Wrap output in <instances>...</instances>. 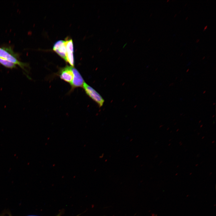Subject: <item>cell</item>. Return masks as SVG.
I'll use <instances>...</instances> for the list:
<instances>
[{"label": "cell", "instance_id": "cell-1", "mask_svg": "<svg viewBox=\"0 0 216 216\" xmlns=\"http://www.w3.org/2000/svg\"><path fill=\"white\" fill-rule=\"evenodd\" d=\"M0 58L19 65L23 70L26 71L25 68L27 66V63L20 61L19 56L14 52L10 46L0 47Z\"/></svg>", "mask_w": 216, "mask_h": 216}, {"label": "cell", "instance_id": "cell-2", "mask_svg": "<svg viewBox=\"0 0 216 216\" xmlns=\"http://www.w3.org/2000/svg\"><path fill=\"white\" fill-rule=\"evenodd\" d=\"M82 87L86 94L98 105L99 107H102L104 102V100L94 89L84 82Z\"/></svg>", "mask_w": 216, "mask_h": 216}, {"label": "cell", "instance_id": "cell-3", "mask_svg": "<svg viewBox=\"0 0 216 216\" xmlns=\"http://www.w3.org/2000/svg\"><path fill=\"white\" fill-rule=\"evenodd\" d=\"M72 67L71 66H66L61 69L58 74L61 79L70 84L71 82L74 77Z\"/></svg>", "mask_w": 216, "mask_h": 216}, {"label": "cell", "instance_id": "cell-4", "mask_svg": "<svg viewBox=\"0 0 216 216\" xmlns=\"http://www.w3.org/2000/svg\"><path fill=\"white\" fill-rule=\"evenodd\" d=\"M72 70L74 77L72 81L70 84L71 86V90L76 88L82 87L85 82L81 74L74 67H72Z\"/></svg>", "mask_w": 216, "mask_h": 216}, {"label": "cell", "instance_id": "cell-5", "mask_svg": "<svg viewBox=\"0 0 216 216\" xmlns=\"http://www.w3.org/2000/svg\"><path fill=\"white\" fill-rule=\"evenodd\" d=\"M65 44L66 50L67 62H68L71 66H74V48L72 40L69 39L65 41Z\"/></svg>", "mask_w": 216, "mask_h": 216}, {"label": "cell", "instance_id": "cell-6", "mask_svg": "<svg viewBox=\"0 0 216 216\" xmlns=\"http://www.w3.org/2000/svg\"><path fill=\"white\" fill-rule=\"evenodd\" d=\"M53 49L61 57L67 62L66 50L65 41L59 40L56 41L53 45Z\"/></svg>", "mask_w": 216, "mask_h": 216}, {"label": "cell", "instance_id": "cell-7", "mask_svg": "<svg viewBox=\"0 0 216 216\" xmlns=\"http://www.w3.org/2000/svg\"><path fill=\"white\" fill-rule=\"evenodd\" d=\"M0 64L5 67L10 69L16 68V65L4 58H0Z\"/></svg>", "mask_w": 216, "mask_h": 216}, {"label": "cell", "instance_id": "cell-8", "mask_svg": "<svg viewBox=\"0 0 216 216\" xmlns=\"http://www.w3.org/2000/svg\"><path fill=\"white\" fill-rule=\"evenodd\" d=\"M207 27H208V26H205V27H204V29H203V32H204V31H205V30L207 29Z\"/></svg>", "mask_w": 216, "mask_h": 216}, {"label": "cell", "instance_id": "cell-9", "mask_svg": "<svg viewBox=\"0 0 216 216\" xmlns=\"http://www.w3.org/2000/svg\"><path fill=\"white\" fill-rule=\"evenodd\" d=\"M199 40H200V39H197V40H196V42L197 43H198V42L199 41Z\"/></svg>", "mask_w": 216, "mask_h": 216}, {"label": "cell", "instance_id": "cell-10", "mask_svg": "<svg viewBox=\"0 0 216 216\" xmlns=\"http://www.w3.org/2000/svg\"><path fill=\"white\" fill-rule=\"evenodd\" d=\"M214 142H215V141L214 140V141H212V143H214Z\"/></svg>", "mask_w": 216, "mask_h": 216}, {"label": "cell", "instance_id": "cell-11", "mask_svg": "<svg viewBox=\"0 0 216 216\" xmlns=\"http://www.w3.org/2000/svg\"><path fill=\"white\" fill-rule=\"evenodd\" d=\"M204 137H205V136H203L202 138V139H203L204 138Z\"/></svg>", "mask_w": 216, "mask_h": 216}, {"label": "cell", "instance_id": "cell-12", "mask_svg": "<svg viewBox=\"0 0 216 216\" xmlns=\"http://www.w3.org/2000/svg\"><path fill=\"white\" fill-rule=\"evenodd\" d=\"M126 44H127V43H126V44L124 45V46H123V48H124V46H125V45Z\"/></svg>", "mask_w": 216, "mask_h": 216}, {"label": "cell", "instance_id": "cell-13", "mask_svg": "<svg viewBox=\"0 0 216 216\" xmlns=\"http://www.w3.org/2000/svg\"><path fill=\"white\" fill-rule=\"evenodd\" d=\"M176 15H177V14H176L174 15V17H175L176 16Z\"/></svg>", "mask_w": 216, "mask_h": 216}, {"label": "cell", "instance_id": "cell-14", "mask_svg": "<svg viewBox=\"0 0 216 216\" xmlns=\"http://www.w3.org/2000/svg\"><path fill=\"white\" fill-rule=\"evenodd\" d=\"M205 56L203 57V58H202V59H204L205 58Z\"/></svg>", "mask_w": 216, "mask_h": 216}, {"label": "cell", "instance_id": "cell-15", "mask_svg": "<svg viewBox=\"0 0 216 216\" xmlns=\"http://www.w3.org/2000/svg\"><path fill=\"white\" fill-rule=\"evenodd\" d=\"M188 16L187 17H186V18L185 19V20H187L188 19Z\"/></svg>", "mask_w": 216, "mask_h": 216}, {"label": "cell", "instance_id": "cell-16", "mask_svg": "<svg viewBox=\"0 0 216 216\" xmlns=\"http://www.w3.org/2000/svg\"><path fill=\"white\" fill-rule=\"evenodd\" d=\"M198 165V164H196V165H195V166H197Z\"/></svg>", "mask_w": 216, "mask_h": 216}, {"label": "cell", "instance_id": "cell-17", "mask_svg": "<svg viewBox=\"0 0 216 216\" xmlns=\"http://www.w3.org/2000/svg\"><path fill=\"white\" fill-rule=\"evenodd\" d=\"M35 216V215H29V216Z\"/></svg>", "mask_w": 216, "mask_h": 216}, {"label": "cell", "instance_id": "cell-18", "mask_svg": "<svg viewBox=\"0 0 216 216\" xmlns=\"http://www.w3.org/2000/svg\"><path fill=\"white\" fill-rule=\"evenodd\" d=\"M202 126H203V125H201L200 126V128H201Z\"/></svg>", "mask_w": 216, "mask_h": 216}, {"label": "cell", "instance_id": "cell-19", "mask_svg": "<svg viewBox=\"0 0 216 216\" xmlns=\"http://www.w3.org/2000/svg\"><path fill=\"white\" fill-rule=\"evenodd\" d=\"M163 126V125H160V127H162Z\"/></svg>", "mask_w": 216, "mask_h": 216}, {"label": "cell", "instance_id": "cell-20", "mask_svg": "<svg viewBox=\"0 0 216 216\" xmlns=\"http://www.w3.org/2000/svg\"><path fill=\"white\" fill-rule=\"evenodd\" d=\"M179 130V129H177V130H176V132H177Z\"/></svg>", "mask_w": 216, "mask_h": 216}, {"label": "cell", "instance_id": "cell-21", "mask_svg": "<svg viewBox=\"0 0 216 216\" xmlns=\"http://www.w3.org/2000/svg\"><path fill=\"white\" fill-rule=\"evenodd\" d=\"M170 145H171V143H169L168 145V146H170Z\"/></svg>", "mask_w": 216, "mask_h": 216}, {"label": "cell", "instance_id": "cell-22", "mask_svg": "<svg viewBox=\"0 0 216 216\" xmlns=\"http://www.w3.org/2000/svg\"><path fill=\"white\" fill-rule=\"evenodd\" d=\"M169 128H168L167 129V130H169Z\"/></svg>", "mask_w": 216, "mask_h": 216}, {"label": "cell", "instance_id": "cell-23", "mask_svg": "<svg viewBox=\"0 0 216 216\" xmlns=\"http://www.w3.org/2000/svg\"><path fill=\"white\" fill-rule=\"evenodd\" d=\"M182 143H181L180 144V146L182 145Z\"/></svg>", "mask_w": 216, "mask_h": 216}, {"label": "cell", "instance_id": "cell-24", "mask_svg": "<svg viewBox=\"0 0 216 216\" xmlns=\"http://www.w3.org/2000/svg\"><path fill=\"white\" fill-rule=\"evenodd\" d=\"M187 4H185V5H184V6H185Z\"/></svg>", "mask_w": 216, "mask_h": 216}, {"label": "cell", "instance_id": "cell-25", "mask_svg": "<svg viewBox=\"0 0 216 216\" xmlns=\"http://www.w3.org/2000/svg\"><path fill=\"white\" fill-rule=\"evenodd\" d=\"M181 142H179V144H181Z\"/></svg>", "mask_w": 216, "mask_h": 216}, {"label": "cell", "instance_id": "cell-26", "mask_svg": "<svg viewBox=\"0 0 216 216\" xmlns=\"http://www.w3.org/2000/svg\"><path fill=\"white\" fill-rule=\"evenodd\" d=\"M183 53H182V54L181 55V56H182V55H183Z\"/></svg>", "mask_w": 216, "mask_h": 216}, {"label": "cell", "instance_id": "cell-27", "mask_svg": "<svg viewBox=\"0 0 216 216\" xmlns=\"http://www.w3.org/2000/svg\"><path fill=\"white\" fill-rule=\"evenodd\" d=\"M200 134V133H198L197 134H198V135H199V134Z\"/></svg>", "mask_w": 216, "mask_h": 216}, {"label": "cell", "instance_id": "cell-28", "mask_svg": "<svg viewBox=\"0 0 216 216\" xmlns=\"http://www.w3.org/2000/svg\"><path fill=\"white\" fill-rule=\"evenodd\" d=\"M169 1V0H167V2H168Z\"/></svg>", "mask_w": 216, "mask_h": 216}, {"label": "cell", "instance_id": "cell-29", "mask_svg": "<svg viewBox=\"0 0 216 216\" xmlns=\"http://www.w3.org/2000/svg\"><path fill=\"white\" fill-rule=\"evenodd\" d=\"M171 140V139H170V140H169V141H170Z\"/></svg>", "mask_w": 216, "mask_h": 216}, {"label": "cell", "instance_id": "cell-30", "mask_svg": "<svg viewBox=\"0 0 216 216\" xmlns=\"http://www.w3.org/2000/svg\"><path fill=\"white\" fill-rule=\"evenodd\" d=\"M178 166H179L178 165V166H177V167H178Z\"/></svg>", "mask_w": 216, "mask_h": 216}, {"label": "cell", "instance_id": "cell-31", "mask_svg": "<svg viewBox=\"0 0 216 216\" xmlns=\"http://www.w3.org/2000/svg\"><path fill=\"white\" fill-rule=\"evenodd\" d=\"M172 132V131H171V132H170V133H171Z\"/></svg>", "mask_w": 216, "mask_h": 216}, {"label": "cell", "instance_id": "cell-32", "mask_svg": "<svg viewBox=\"0 0 216 216\" xmlns=\"http://www.w3.org/2000/svg\"><path fill=\"white\" fill-rule=\"evenodd\" d=\"M192 174V173L191 172V173L190 174H190Z\"/></svg>", "mask_w": 216, "mask_h": 216}]
</instances>
